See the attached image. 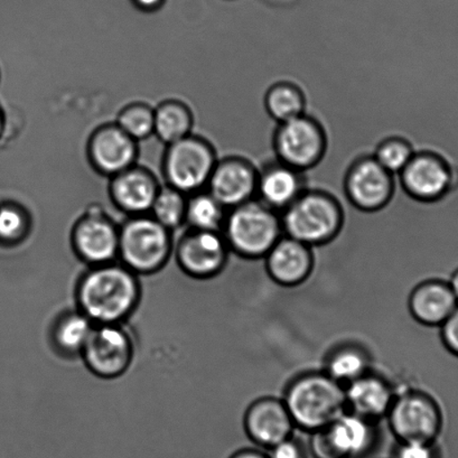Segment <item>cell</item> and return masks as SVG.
<instances>
[{
	"label": "cell",
	"instance_id": "1",
	"mask_svg": "<svg viewBox=\"0 0 458 458\" xmlns=\"http://www.w3.org/2000/svg\"><path fill=\"white\" fill-rule=\"evenodd\" d=\"M137 276L122 262L91 267L78 283V310L96 326L122 324L140 301Z\"/></svg>",
	"mask_w": 458,
	"mask_h": 458
},
{
	"label": "cell",
	"instance_id": "2",
	"mask_svg": "<svg viewBox=\"0 0 458 458\" xmlns=\"http://www.w3.org/2000/svg\"><path fill=\"white\" fill-rule=\"evenodd\" d=\"M283 400L295 427L310 434L323 429L348 411L344 386L324 371L295 377Z\"/></svg>",
	"mask_w": 458,
	"mask_h": 458
},
{
	"label": "cell",
	"instance_id": "3",
	"mask_svg": "<svg viewBox=\"0 0 458 458\" xmlns=\"http://www.w3.org/2000/svg\"><path fill=\"white\" fill-rule=\"evenodd\" d=\"M284 233L310 247L331 242L344 225V210L335 195L306 189L282 212Z\"/></svg>",
	"mask_w": 458,
	"mask_h": 458
},
{
	"label": "cell",
	"instance_id": "4",
	"mask_svg": "<svg viewBox=\"0 0 458 458\" xmlns=\"http://www.w3.org/2000/svg\"><path fill=\"white\" fill-rule=\"evenodd\" d=\"M226 243L239 256L257 259L284 235L282 217L257 199L231 208L224 225Z\"/></svg>",
	"mask_w": 458,
	"mask_h": 458
},
{
	"label": "cell",
	"instance_id": "5",
	"mask_svg": "<svg viewBox=\"0 0 458 458\" xmlns=\"http://www.w3.org/2000/svg\"><path fill=\"white\" fill-rule=\"evenodd\" d=\"M171 253L170 230L154 217H133L119 231L118 258L137 275H151L161 270Z\"/></svg>",
	"mask_w": 458,
	"mask_h": 458
},
{
	"label": "cell",
	"instance_id": "6",
	"mask_svg": "<svg viewBox=\"0 0 458 458\" xmlns=\"http://www.w3.org/2000/svg\"><path fill=\"white\" fill-rule=\"evenodd\" d=\"M273 142L278 161L304 173L318 166L327 150L326 129L306 114L278 123Z\"/></svg>",
	"mask_w": 458,
	"mask_h": 458
},
{
	"label": "cell",
	"instance_id": "7",
	"mask_svg": "<svg viewBox=\"0 0 458 458\" xmlns=\"http://www.w3.org/2000/svg\"><path fill=\"white\" fill-rule=\"evenodd\" d=\"M376 442L375 422L346 411L330 425L315 431L310 445L315 458H363Z\"/></svg>",
	"mask_w": 458,
	"mask_h": 458
},
{
	"label": "cell",
	"instance_id": "8",
	"mask_svg": "<svg viewBox=\"0 0 458 458\" xmlns=\"http://www.w3.org/2000/svg\"><path fill=\"white\" fill-rule=\"evenodd\" d=\"M386 417L398 442H435L442 431V409L431 395L421 391L408 390L395 395Z\"/></svg>",
	"mask_w": 458,
	"mask_h": 458
},
{
	"label": "cell",
	"instance_id": "9",
	"mask_svg": "<svg viewBox=\"0 0 458 458\" xmlns=\"http://www.w3.org/2000/svg\"><path fill=\"white\" fill-rule=\"evenodd\" d=\"M80 357L93 375L102 379H114L131 367L132 341L120 324L96 326Z\"/></svg>",
	"mask_w": 458,
	"mask_h": 458
},
{
	"label": "cell",
	"instance_id": "10",
	"mask_svg": "<svg viewBox=\"0 0 458 458\" xmlns=\"http://www.w3.org/2000/svg\"><path fill=\"white\" fill-rule=\"evenodd\" d=\"M344 192L354 208L377 212L388 206L394 194V175L373 157H362L351 164L344 177Z\"/></svg>",
	"mask_w": 458,
	"mask_h": 458
},
{
	"label": "cell",
	"instance_id": "11",
	"mask_svg": "<svg viewBox=\"0 0 458 458\" xmlns=\"http://www.w3.org/2000/svg\"><path fill=\"white\" fill-rule=\"evenodd\" d=\"M399 177L404 192L424 203L439 201L453 183L451 166L433 151L415 153Z\"/></svg>",
	"mask_w": 458,
	"mask_h": 458
},
{
	"label": "cell",
	"instance_id": "12",
	"mask_svg": "<svg viewBox=\"0 0 458 458\" xmlns=\"http://www.w3.org/2000/svg\"><path fill=\"white\" fill-rule=\"evenodd\" d=\"M229 246L217 231L193 230L182 238L176 249L177 264L197 279L215 277L228 261Z\"/></svg>",
	"mask_w": 458,
	"mask_h": 458
},
{
	"label": "cell",
	"instance_id": "13",
	"mask_svg": "<svg viewBox=\"0 0 458 458\" xmlns=\"http://www.w3.org/2000/svg\"><path fill=\"white\" fill-rule=\"evenodd\" d=\"M216 157L210 146L192 138L173 142L168 151L166 172L179 191H193L206 184L215 170Z\"/></svg>",
	"mask_w": 458,
	"mask_h": 458
},
{
	"label": "cell",
	"instance_id": "14",
	"mask_svg": "<svg viewBox=\"0 0 458 458\" xmlns=\"http://www.w3.org/2000/svg\"><path fill=\"white\" fill-rule=\"evenodd\" d=\"M208 183L212 197L233 208L256 199L258 168L246 158H226L216 164Z\"/></svg>",
	"mask_w": 458,
	"mask_h": 458
},
{
	"label": "cell",
	"instance_id": "15",
	"mask_svg": "<svg viewBox=\"0 0 458 458\" xmlns=\"http://www.w3.org/2000/svg\"><path fill=\"white\" fill-rule=\"evenodd\" d=\"M119 231L104 216H84L73 231L74 251L91 267L114 262L119 255Z\"/></svg>",
	"mask_w": 458,
	"mask_h": 458
},
{
	"label": "cell",
	"instance_id": "16",
	"mask_svg": "<svg viewBox=\"0 0 458 458\" xmlns=\"http://www.w3.org/2000/svg\"><path fill=\"white\" fill-rule=\"evenodd\" d=\"M243 425L249 438L267 449L292 437L296 428L284 400L273 397L252 403L244 415Z\"/></svg>",
	"mask_w": 458,
	"mask_h": 458
},
{
	"label": "cell",
	"instance_id": "17",
	"mask_svg": "<svg viewBox=\"0 0 458 458\" xmlns=\"http://www.w3.org/2000/svg\"><path fill=\"white\" fill-rule=\"evenodd\" d=\"M265 258L269 277L284 287L298 286L313 271L312 247L287 235H283Z\"/></svg>",
	"mask_w": 458,
	"mask_h": 458
},
{
	"label": "cell",
	"instance_id": "18",
	"mask_svg": "<svg viewBox=\"0 0 458 458\" xmlns=\"http://www.w3.org/2000/svg\"><path fill=\"white\" fill-rule=\"evenodd\" d=\"M306 189L304 172L278 159L258 170L256 199L276 212L286 210Z\"/></svg>",
	"mask_w": 458,
	"mask_h": 458
},
{
	"label": "cell",
	"instance_id": "19",
	"mask_svg": "<svg viewBox=\"0 0 458 458\" xmlns=\"http://www.w3.org/2000/svg\"><path fill=\"white\" fill-rule=\"evenodd\" d=\"M344 388L348 411L373 422L386 416L395 397L389 382L371 372L350 382Z\"/></svg>",
	"mask_w": 458,
	"mask_h": 458
},
{
	"label": "cell",
	"instance_id": "20",
	"mask_svg": "<svg viewBox=\"0 0 458 458\" xmlns=\"http://www.w3.org/2000/svg\"><path fill=\"white\" fill-rule=\"evenodd\" d=\"M457 306L448 282L440 279L426 280L418 284L409 297L412 318L425 327L442 326Z\"/></svg>",
	"mask_w": 458,
	"mask_h": 458
},
{
	"label": "cell",
	"instance_id": "21",
	"mask_svg": "<svg viewBox=\"0 0 458 458\" xmlns=\"http://www.w3.org/2000/svg\"><path fill=\"white\" fill-rule=\"evenodd\" d=\"M92 157L101 171L123 173L135 158L132 138L122 128H106L93 138Z\"/></svg>",
	"mask_w": 458,
	"mask_h": 458
},
{
	"label": "cell",
	"instance_id": "22",
	"mask_svg": "<svg viewBox=\"0 0 458 458\" xmlns=\"http://www.w3.org/2000/svg\"><path fill=\"white\" fill-rule=\"evenodd\" d=\"M113 189L118 206L136 215L150 210L158 193L154 181L140 171L123 172Z\"/></svg>",
	"mask_w": 458,
	"mask_h": 458
},
{
	"label": "cell",
	"instance_id": "23",
	"mask_svg": "<svg viewBox=\"0 0 458 458\" xmlns=\"http://www.w3.org/2000/svg\"><path fill=\"white\" fill-rule=\"evenodd\" d=\"M96 324L80 310L62 314L52 328L55 348L66 357L81 355Z\"/></svg>",
	"mask_w": 458,
	"mask_h": 458
},
{
	"label": "cell",
	"instance_id": "24",
	"mask_svg": "<svg viewBox=\"0 0 458 458\" xmlns=\"http://www.w3.org/2000/svg\"><path fill=\"white\" fill-rule=\"evenodd\" d=\"M324 372L345 386L370 372V357L359 345H340L328 354Z\"/></svg>",
	"mask_w": 458,
	"mask_h": 458
},
{
	"label": "cell",
	"instance_id": "25",
	"mask_svg": "<svg viewBox=\"0 0 458 458\" xmlns=\"http://www.w3.org/2000/svg\"><path fill=\"white\" fill-rule=\"evenodd\" d=\"M265 108L275 122L282 123L305 114L306 97L295 83L276 82L266 92Z\"/></svg>",
	"mask_w": 458,
	"mask_h": 458
},
{
	"label": "cell",
	"instance_id": "26",
	"mask_svg": "<svg viewBox=\"0 0 458 458\" xmlns=\"http://www.w3.org/2000/svg\"><path fill=\"white\" fill-rule=\"evenodd\" d=\"M225 210L211 194H199L186 204L185 219L194 230L220 233L225 221Z\"/></svg>",
	"mask_w": 458,
	"mask_h": 458
},
{
	"label": "cell",
	"instance_id": "27",
	"mask_svg": "<svg viewBox=\"0 0 458 458\" xmlns=\"http://www.w3.org/2000/svg\"><path fill=\"white\" fill-rule=\"evenodd\" d=\"M154 115V131L170 144L183 140L190 131L191 115L184 106L168 104L161 106Z\"/></svg>",
	"mask_w": 458,
	"mask_h": 458
},
{
	"label": "cell",
	"instance_id": "28",
	"mask_svg": "<svg viewBox=\"0 0 458 458\" xmlns=\"http://www.w3.org/2000/svg\"><path fill=\"white\" fill-rule=\"evenodd\" d=\"M416 151L407 140L390 137L377 146L373 157L391 174H398L411 162Z\"/></svg>",
	"mask_w": 458,
	"mask_h": 458
},
{
	"label": "cell",
	"instance_id": "29",
	"mask_svg": "<svg viewBox=\"0 0 458 458\" xmlns=\"http://www.w3.org/2000/svg\"><path fill=\"white\" fill-rule=\"evenodd\" d=\"M150 210L154 219L170 230L185 220L186 204L179 190L166 189L157 193Z\"/></svg>",
	"mask_w": 458,
	"mask_h": 458
},
{
	"label": "cell",
	"instance_id": "30",
	"mask_svg": "<svg viewBox=\"0 0 458 458\" xmlns=\"http://www.w3.org/2000/svg\"><path fill=\"white\" fill-rule=\"evenodd\" d=\"M28 219L19 208L0 206V247H14L28 234Z\"/></svg>",
	"mask_w": 458,
	"mask_h": 458
},
{
	"label": "cell",
	"instance_id": "31",
	"mask_svg": "<svg viewBox=\"0 0 458 458\" xmlns=\"http://www.w3.org/2000/svg\"><path fill=\"white\" fill-rule=\"evenodd\" d=\"M155 115L147 106H131L120 114L119 124L131 138H145L154 131Z\"/></svg>",
	"mask_w": 458,
	"mask_h": 458
},
{
	"label": "cell",
	"instance_id": "32",
	"mask_svg": "<svg viewBox=\"0 0 458 458\" xmlns=\"http://www.w3.org/2000/svg\"><path fill=\"white\" fill-rule=\"evenodd\" d=\"M393 458H440V453L435 442L408 440L398 442Z\"/></svg>",
	"mask_w": 458,
	"mask_h": 458
},
{
	"label": "cell",
	"instance_id": "33",
	"mask_svg": "<svg viewBox=\"0 0 458 458\" xmlns=\"http://www.w3.org/2000/svg\"><path fill=\"white\" fill-rule=\"evenodd\" d=\"M439 327L445 348L458 358V306Z\"/></svg>",
	"mask_w": 458,
	"mask_h": 458
},
{
	"label": "cell",
	"instance_id": "34",
	"mask_svg": "<svg viewBox=\"0 0 458 458\" xmlns=\"http://www.w3.org/2000/svg\"><path fill=\"white\" fill-rule=\"evenodd\" d=\"M267 455L269 458H305V451L301 443L292 436L268 448Z\"/></svg>",
	"mask_w": 458,
	"mask_h": 458
},
{
	"label": "cell",
	"instance_id": "35",
	"mask_svg": "<svg viewBox=\"0 0 458 458\" xmlns=\"http://www.w3.org/2000/svg\"><path fill=\"white\" fill-rule=\"evenodd\" d=\"M228 458H269L267 453L257 451V449L243 448L231 454Z\"/></svg>",
	"mask_w": 458,
	"mask_h": 458
},
{
	"label": "cell",
	"instance_id": "36",
	"mask_svg": "<svg viewBox=\"0 0 458 458\" xmlns=\"http://www.w3.org/2000/svg\"><path fill=\"white\" fill-rule=\"evenodd\" d=\"M448 284L458 302V268L452 274L451 279L448 280Z\"/></svg>",
	"mask_w": 458,
	"mask_h": 458
},
{
	"label": "cell",
	"instance_id": "37",
	"mask_svg": "<svg viewBox=\"0 0 458 458\" xmlns=\"http://www.w3.org/2000/svg\"><path fill=\"white\" fill-rule=\"evenodd\" d=\"M159 2H161V0H137V3L140 4V6L146 8L155 7Z\"/></svg>",
	"mask_w": 458,
	"mask_h": 458
},
{
	"label": "cell",
	"instance_id": "38",
	"mask_svg": "<svg viewBox=\"0 0 458 458\" xmlns=\"http://www.w3.org/2000/svg\"><path fill=\"white\" fill-rule=\"evenodd\" d=\"M2 126H3V124H2V117H0V131H2Z\"/></svg>",
	"mask_w": 458,
	"mask_h": 458
}]
</instances>
